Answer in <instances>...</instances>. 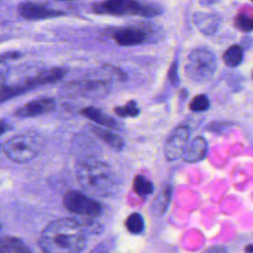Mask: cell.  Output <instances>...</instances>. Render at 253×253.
Listing matches in <instances>:
<instances>
[{"mask_svg": "<svg viewBox=\"0 0 253 253\" xmlns=\"http://www.w3.org/2000/svg\"><path fill=\"white\" fill-rule=\"evenodd\" d=\"M233 25L239 31L249 33L253 30V19L247 12H240L235 15Z\"/></svg>", "mask_w": 253, "mask_h": 253, "instance_id": "obj_23", "label": "cell"}, {"mask_svg": "<svg viewBox=\"0 0 253 253\" xmlns=\"http://www.w3.org/2000/svg\"><path fill=\"white\" fill-rule=\"evenodd\" d=\"M63 206L68 211L80 215L97 216L102 212L100 203L88 195L75 190H71L64 195Z\"/></svg>", "mask_w": 253, "mask_h": 253, "instance_id": "obj_6", "label": "cell"}, {"mask_svg": "<svg viewBox=\"0 0 253 253\" xmlns=\"http://www.w3.org/2000/svg\"><path fill=\"white\" fill-rule=\"evenodd\" d=\"M168 80L173 86H178L179 84V76H178V63L177 61H173L168 70Z\"/></svg>", "mask_w": 253, "mask_h": 253, "instance_id": "obj_26", "label": "cell"}, {"mask_svg": "<svg viewBox=\"0 0 253 253\" xmlns=\"http://www.w3.org/2000/svg\"><path fill=\"white\" fill-rule=\"evenodd\" d=\"M66 72H67V69L65 68L53 67L48 70H44L39 73L38 75L28 79L25 83L30 89H33L41 85H46V84L57 82L66 74Z\"/></svg>", "mask_w": 253, "mask_h": 253, "instance_id": "obj_13", "label": "cell"}, {"mask_svg": "<svg viewBox=\"0 0 253 253\" xmlns=\"http://www.w3.org/2000/svg\"><path fill=\"white\" fill-rule=\"evenodd\" d=\"M18 12L21 17L26 20H43L64 16L65 13L62 10L50 8L46 5L35 2H24L19 8Z\"/></svg>", "mask_w": 253, "mask_h": 253, "instance_id": "obj_8", "label": "cell"}, {"mask_svg": "<svg viewBox=\"0 0 253 253\" xmlns=\"http://www.w3.org/2000/svg\"><path fill=\"white\" fill-rule=\"evenodd\" d=\"M220 0H201L200 3L203 5V6H211V5H213L215 3H218Z\"/></svg>", "mask_w": 253, "mask_h": 253, "instance_id": "obj_29", "label": "cell"}, {"mask_svg": "<svg viewBox=\"0 0 253 253\" xmlns=\"http://www.w3.org/2000/svg\"><path fill=\"white\" fill-rule=\"evenodd\" d=\"M208 152V143L203 136H196L187 143L183 152V158L186 162L195 163L203 160Z\"/></svg>", "mask_w": 253, "mask_h": 253, "instance_id": "obj_12", "label": "cell"}, {"mask_svg": "<svg viewBox=\"0 0 253 253\" xmlns=\"http://www.w3.org/2000/svg\"><path fill=\"white\" fill-rule=\"evenodd\" d=\"M55 108V102L51 98H41L30 101L19 108L15 115L18 117H36L51 112Z\"/></svg>", "mask_w": 253, "mask_h": 253, "instance_id": "obj_10", "label": "cell"}, {"mask_svg": "<svg viewBox=\"0 0 253 253\" xmlns=\"http://www.w3.org/2000/svg\"><path fill=\"white\" fill-rule=\"evenodd\" d=\"M244 57L243 48L238 44H232L222 53V61L228 67H236L241 64Z\"/></svg>", "mask_w": 253, "mask_h": 253, "instance_id": "obj_17", "label": "cell"}, {"mask_svg": "<svg viewBox=\"0 0 253 253\" xmlns=\"http://www.w3.org/2000/svg\"><path fill=\"white\" fill-rule=\"evenodd\" d=\"M80 114L88 119L91 122H94L102 126L105 127H109V128H114V129H118L119 128V123L112 117L108 116L107 114H105L103 111H101L100 109H97L95 107H86L83 108L80 111Z\"/></svg>", "mask_w": 253, "mask_h": 253, "instance_id": "obj_14", "label": "cell"}, {"mask_svg": "<svg viewBox=\"0 0 253 253\" xmlns=\"http://www.w3.org/2000/svg\"><path fill=\"white\" fill-rule=\"evenodd\" d=\"M115 244H116V239L114 237H109L101 241L89 253H109L114 248Z\"/></svg>", "mask_w": 253, "mask_h": 253, "instance_id": "obj_25", "label": "cell"}, {"mask_svg": "<svg viewBox=\"0 0 253 253\" xmlns=\"http://www.w3.org/2000/svg\"><path fill=\"white\" fill-rule=\"evenodd\" d=\"M206 253H226V251L223 247L215 246V247H211V249H209Z\"/></svg>", "mask_w": 253, "mask_h": 253, "instance_id": "obj_28", "label": "cell"}, {"mask_svg": "<svg viewBox=\"0 0 253 253\" xmlns=\"http://www.w3.org/2000/svg\"><path fill=\"white\" fill-rule=\"evenodd\" d=\"M75 174L81 188L90 196L110 197L119 189V181L112 168L96 158L81 159L76 165Z\"/></svg>", "mask_w": 253, "mask_h": 253, "instance_id": "obj_2", "label": "cell"}, {"mask_svg": "<svg viewBox=\"0 0 253 253\" xmlns=\"http://www.w3.org/2000/svg\"><path fill=\"white\" fill-rule=\"evenodd\" d=\"M3 241L6 253H31L29 247L18 237L6 236Z\"/></svg>", "mask_w": 253, "mask_h": 253, "instance_id": "obj_19", "label": "cell"}, {"mask_svg": "<svg viewBox=\"0 0 253 253\" xmlns=\"http://www.w3.org/2000/svg\"><path fill=\"white\" fill-rule=\"evenodd\" d=\"M217 70L215 54L207 46L194 48L187 56L185 74L194 82H207L212 79Z\"/></svg>", "mask_w": 253, "mask_h": 253, "instance_id": "obj_4", "label": "cell"}, {"mask_svg": "<svg viewBox=\"0 0 253 253\" xmlns=\"http://www.w3.org/2000/svg\"><path fill=\"white\" fill-rule=\"evenodd\" d=\"M210 108V100L207 95L205 94H199L195 96L190 104H189V109L192 112L199 113V112H205Z\"/></svg>", "mask_w": 253, "mask_h": 253, "instance_id": "obj_24", "label": "cell"}, {"mask_svg": "<svg viewBox=\"0 0 253 253\" xmlns=\"http://www.w3.org/2000/svg\"><path fill=\"white\" fill-rule=\"evenodd\" d=\"M0 228H1V225H0Z\"/></svg>", "mask_w": 253, "mask_h": 253, "instance_id": "obj_34", "label": "cell"}, {"mask_svg": "<svg viewBox=\"0 0 253 253\" xmlns=\"http://www.w3.org/2000/svg\"><path fill=\"white\" fill-rule=\"evenodd\" d=\"M192 21L200 33L206 36L215 34L220 24V18L218 15L201 11L194 13Z\"/></svg>", "mask_w": 253, "mask_h": 253, "instance_id": "obj_11", "label": "cell"}, {"mask_svg": "<svg viewBox=\"0 0 253 253\" xmlns=\"http://www.w3.org/2000/svg\"><path fill=\"white\" fill-rule=\"evenodd\" d=\"M0 253H6L4 241H3V239H1V238H0Z\"/></svg>", "mask_w": 253, "mask_h": 253, "instance_id": "obj_31", "label": "cell"}, {"mask_svg": "<svg viewBox=\"0 0 253 253\" xmlns=\"http://www.w3.org/2000/svg\"><path fill=\"white\" fill-rule=\"evenodd\" d=\"M190 128L188 126H179L172 130L164 144V156L167 160H177L183 155L188 143Z\"/></svg>", "mask_w": 253, "mask_h": 253, "instance_id": "obj_7", "label": "cell"}, {"mask_svg": "<svg viewBox=\"0 0 253 253\" xmlns=\"http://www.w3.org/2000/svg\"><path fill=\"white\" fill-rule=\"evenodd\" d=\"M139 109L134 100H129L123 106H117L114 108V113L120 118H134L139 115Z\"/></svg>", "mask_w": 253, "mask_h": 253, "instance_id": "obj_21", "label": "cell"}, {"mask_svg": "<svg viewBox=\"0 0 253 253\" xmlns=\"http://www.w3.org/2000/svg\"><path fill=\"white\" fill-rule=\"evenodd\" d=\"M7 127H6V124L4 122H0V136L6 131Z\"/></svg>", "mask_w": 253, "mask_h": 253, "instance_id": "obj_30", "label": "cell"}, {"mask_svg": "<svg viewBox=\"0 0 253 253\" xmlns=\"http://www.w3.org/2000/svg\"><path fill=\"white\" fill-rule=\"evenodd\" d=\"M42 138L34 132H26L11 137L4 146L9 159L18 163L32 160L42 148Z\"/></svg>", "mask_w": 253, "mask_h": 253, "instance_id": "obj_5", "label": "cell"}, {"mask_svg": "<svg viewBox=\"0 0 253 253\" xmlns=\"http://www.w3.org/2000/svg\"><path fill=\"white\" fill-rule=\"evenodd\" d=\"M126 227L132 234H139L144 228L143 217L138 212L130 213L126 219Z\"/></svg>", "mask_w": 253, "mask_h": 253, "instance_id": "obj_22", "label": "cell"}, {"mask_svg": "<svg viewBox=\"0 0 253 253\" xmlns=\"http://www.w3.org/2000/svg\"><path fill=\"white\" fill-rule=\"evenodd\" d=\"M171 194H172L171 186H165L162 189L161 193L159 194V196L157 197V199L153 204V210L155 212H158L159 214H163V212H165L171 199Z\"/></svg>", "mask_w": 253, "mask_h": 253, "instance_id": "obj_20", "label": "cell"}, {"mask_svg": "<svg viewBox=\"0 0 253 253\" xmlns=\"http://www.w3.org/2000/svg\"><path fill=\"white\" fill-rule=\"evenodd\" d=\"M60 1H69V0H60Z\"/></svg>", "mask_w": 253, "mask_h": 253, "instance_id": "obj_33", "label": "cell"}, {"mask_svg": "<svg viewBox=\"0 0 253 253\" xmlns=\"http://www.w3.org/2000/svg\"><path fill=\"white\" fill-rule=\"evenodd\" d=\"M109 91L108 82L104 80H90L85 81L80 85L79 92L84 97L101 98L107 95Z\"/></svg>", "mask_w": 253, "mask_h": 253, "instance_id": "obj_15", "label": "cell"}, {"mask_svg": "<svg viewBox=\"0 0 253 253\" xmlns=\"http://www.w3.org/2000/svg\"><path fill=\"white\" fill-rule=\"evenodd\" d=\"M133 190L139 197H146L153 193L154 187L150 180L143 175H136L133 179Z\"/></svg>", "mask_w": 253, "mask_h": 253, "instance_id": "obj_18", "label": "cell"}, {"mask_svg": "<svg viewBox=\"0 0 253 253\" xmlns=\"http://www.w3.org/2000/svg\"><path fill=\"white\" fill-rule=\"evenodd\" d=\"M92 132L99 137L102 141H104L106 144H108L110 147L120 151L125 146V140L124 138L117 132L105 129L100 126H92L91 127Z\"/></svg>", "mask_w": 253, "mask_h": 253, "instance_id": "obj_16", "label": "cell"}, {"mask_svg": "<svg viewBox=\"0 0 253 253\" xmlns=\"http://www.w3.org/2000/svg\"><path fill=\"white\" fill-rule=\"evenodd\" d=\"M21 54L19 52H7L5 54H1L0 55V61H3L4 58H15V57H19Z\"/></svg>", "mask_w": 253, "mask_h": 253, "instance_id": "obj_27", "label": "cell"}, {"mask_svg": "<svg viewBox=\"0 0 253 253\" xmlns=\"http://www.w3.org/2000/svg\"><path fill=\"white\" fill-rule=\"evenodd\" d=\"M245 251H246L247 253H252V245H251V244H248L247 247L245 248Z\"/></svg>", "mask_w": 253, "mask_h": 253, "instance_id": "obj_32", "label": "cell"}, {"mask_svg": "<svg viewBox=\"0 0 253 253\" xmlns=\"http://www.w3.org/2000/svg\"><path fill=\"white\" fill-rule=\"evenodd\" d=\"M113 40L120 46H131L144 42L147 39L146 33L135 27H126L116 30L112 35Z\"/></svg>", "mask_w": 253, "mask_h": 253, "instance_id": "obj_9", "label": "cell"}, {"mask_svg": "<svg viewBox=\"0 0 253 253\" xmlns=\"http://www.w3.org/2000/svg\"><path fill=\"white\" fill-rule=\"evenodd\" d=\"M92 11L98 15L137 16L152 18L161 14L162 10L155 5L141 3L137 0H102L92 5Z\"/></svg>", "mask_w": 253, "mask_h": 253, "instance_id": "obj_3", "label": "cell"}, {"mask_svg": "<svg viewBox=\"0 0 253 253\" xmlns=\"http://www.w3.org/2000/svg\"><path fill=\"white\" fill-rule=\"evenodd\" d=\"M86 244L82 223L71 217L50 221L42 231L39 246L43 253H80Z\"/></svg>", "mask_w": 253, "mask_h": 253, "instance_id": "obj_1", "label": "cell"}]
</instances>
